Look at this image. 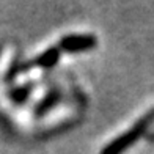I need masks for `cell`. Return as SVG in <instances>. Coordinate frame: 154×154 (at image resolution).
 <instances>
[{
	"mask_svg": "<svg viewBox=\"0 0 154 154\" xmlns=\"http://www.w3.org/2000/svg\"><path fill=\"white\" fill-rule=\"evenodd\" d=\"M152 123H154V107L149 109L138 121H135V124L132 126L129 131L123 132L120 137H116L115 140H112L109 145L104 146L101 154H123L151 128Z\"/></svg>",
	"mask_w": 154,
	"mask_h": 154,
	"instance_id": "cell-1",
	"label": "cell"
},
{
	"mask_svg": "<svg viewBox=\"0 0 154 154\" xmlns=\"http://www.w3.org/2000/svg\"><path fill=\"white\" fill-rule=\"evenodd\" d=\"M97 44L94 35H68L63 36L58 43L60 52H83L88 49H93Z\"/></svg>",
	"mask_w": 154,
	"mask_h": 154,
	"instance_id": "cell-2",
	"label": "cell"
},
{
	"mask_svg": "<svg viewBox=\"0 0 154 154\" xmlns=\"http://www.w3.org/2000/svg\"><path fill=\"white\" fill-rule=\"evenodd\" d=\"M60 58V49L58 47H49L46 52H43L39 57L35 58L30 65H27V69L29 68H52L55 63Z\"/></svg>",
	"mask_w": 154,
	"mask_h": 154,
	"instance_id": "cell-3",
	"label": "cell"
},
{
	"mask_svg": "<svg viewBox=\"0 0 154 154\" xmlns=\"http://www.w3.org/2000/svg\"><path fill=\"white\" fill-rule=\"evenodd\" d=\"M29 94H30V87H22L20 90H16V91H13V97H14L17 102H22Z\"/></svg>",
	"mask_w": 154,
	"mask_h": 154,
	"instance_id": "cell-4",
	"label": "cell"
},
{
	"mask_svg": "<svg viewBox=\"0 0 154 154\" xmlns=\"http://www.w3.org/2000/svg\"><path fill=\"white\" fill-rule=\"evenodd\" d=\"M151 140H154V134H152V135H151Z\"/></svg>",
	"mask_w": 154,
	"mask_h": 154,
	"instance_id": "cell-5",
	"label": "cell"
}]
</instances>
